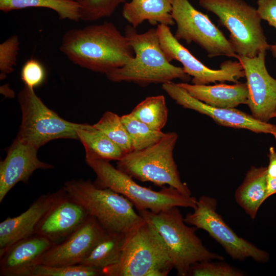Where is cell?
<instances>
[{
	"instance_id": "31",
	"label": "cell",
	"mask_w": 276,
	"mask_h": 276,
	"mask_svg": "<svg viewBox=\"0 0 276 276\" xmlns=\"http://www.w3.org/2000/svg\"><path fill=\"white\" fill-rule=\"evenodd\" d=\"M204 261L193 264L188 275L192 276H242L244 273L224 262Z\"/></svg>"
},
{
	"instance_id": "3",
	"label": "cell",
	"mask_w": 276,
	"mask_h": 276,
	"mask_svg": "<svg viewBox=\"0 0 276 276\" xmlns=\"http://www.w3.org/2000/svg\"><path fill=\"white\" fill-rule=\"evenodd\" d=\"M173 268L160 235L144 219L128 232L118 261L103 271L105 276H167Z\"/></svg>"
},
{
	"instance_id": "25",
	"label": "cell",
	"mask_w": 276,
	"mask_h": 276,
	"mask_svg": "<svg viewBox=\"0 0 276 276\" xmlns=\"http://www.w3.org/2000/svg\"><path fill=\"white\" fill-rule=\"evenodd\" d=\"M29 7L52 9L60 19L80 20L79 4L70 0H0V10L5 13Z\"/></svg>"
},
{
	"instance_id": "11",
	"label": "cell",
	"mask_w": 276,
	"mask_h": 276,
	"mask_svg": "<svg viewBox=\"0 0 276 276\" xmlns=\"http://www.w3.org/2000/svg\"><path fill=\"white\" fill-rule=\"evenodd\" d=\"M172 18L177 25L174 36L178 40L197 44L210 58H236L231 42L206 14L195 9L188 0H172Z\"/></svg>"
},
{
	"instance_id": "19",
	"label": "cell",
	"mask_w": 276,
	"mask_h": 276,
	"mask_svg": "<svg viewBox=\"0 0 276 276\" xmlns=\"http://www.w3.org/2000/svg\"><path fill=\"white\" fill-rule=\"evenodd\" d=\"M59 191L42 195L19 215L8 217L0 223V252L15 242L35 234L36 228L43 217L63 195Z\"/></svg>"
},
{
	"instance_id": "15",
	"label": "cell",
	"mask_w": 276,
	"mask_h": 276,
	"mask_svg": "<svg viewBox=\"0 0 276 276\" xmlns=\"http://www.w3.org/2000/svg\"><path fill=\"white\" fill-rule=\"evenodd\" d=\"M108 231L93 217L86 220L63 241L53 245L42 257L39 265L80 264Z\"/></svg>"
},
{
	"instance_id": "24",
	"label": "cell",
	"mask_w": 276,
	"mask_h": 276,
	"mask_svg": "<svg viewBox=\"0 0 276 276\" xmlns=\"http://www.w3.org/2000/svg\"><path fill=\"white\" fill-rule=\"evenodd\" d=\"M128 233L107 232L80 264L102 269L114 264L120 258Z\"/></svg>"
},
{
	"instance_id": "6",
	"label": "cell",
	"mask_w": 276,
	"mask_h": 276,
	"mask_svg": "<svg viewBox=\"0 0 276 276\" xmlns=\"http://www.w3.org/2000/svg\"><path fill=\"white\" fill-rule=\"evenodd\" d=\"M63 189L108 232L128 233L144 220L132 203L108 188H100L89 180L66 181Z\"/></svg>"
},
{
	"instance_id": "38",
	"label": "cell",
	"mask_w": 276,
	"mask_h": 276,
	"mask_svg": "<svg viewBox=\"0 0 276 276\" xmlns=\"http://www.w3.org/2000/svg\"><path fill=\"white\" fill-rule=\"evenodd\" d=\"M276 118V110L274 111L271 116V118Z\"/></svg>"
},
{
	"instance_id": "22",
	"label": "cell",
	"mask_w": 276,
	"mask_h": 276,
	"mask_svg": "<svg viewBox=\"0 0 276 276\" xmlns=\"http://www.w3.org/2000/svg\"><path fill=\"white\" fill-rule=\"evenodd\" d=\"M267 178V167L252 166L235 192L236 202L252 219L266 199Z\"/></svg>"
},
{
	"instance_id": "5",
	"label": "cell",
	"mask_w": 276,
	"mask_h": 276,
	"mask_svg": "<svg viewBox=\"0 0 276 276\" xmlns=\"http://www.w3.org/2000/svg\"><path fill=\"white\" fill-rule=\"evenodd\" d=\"M96 175L94 182L100 188H108L128 199L137 210L157 213L173 207L194 209L197 199L183 195L173 187L154 191L136 183L132 177L113 167L109 161L85 160Z\"/></svg>"
},
{
	"instance_id": "16",
	"label": "cell",
	"mask_w": 276,
	"mask_h": 276,
	"mask_svg": "<svg viewBox=\"0 0 276 276\" xmlns=\"http://www.w3.org/2000/svg\"><path fill=\"white\" fill-rule=\"evenodd\" d=\"M38 149L16 138L9 148L7 156L0 163V202L18 182L27 183L37 169H49L53 166L39 160Z\"/></svg>"
},
{
	"instance_id": "33",
	"label": "cell",
	"mask_w": 276,
	"mask_h": 276,
	"mask_svg": "<svg viewBox=\"0 0 276 276\" xmlns=\"http://www.w3.org/2000/svg\"><path fill=\"white\" fill-rule=\"evenodd\" d=\"M46 78L43 65L38 60L30 58L22 66L20 78L25 85L34 89L43 84Z\"/></svg>"
},
{
	"instance_id": "10",
	"label": "cell",
	"mask_w": 276,
	"mask_h": 276,
	"mask_svg": "<svg viewBox=\"0 0 276 276\" xmlns=\"http://www.w3.org/2000/svg\"><path fill=\"white\" fill-rule=\"evenodd\" d=\"M217 200L202 196L197 200L192 213L184 217L185 222L206 232L223 248L232 259L244 261L251 258L257 262H266L268 254L238 236L217 212Z\"/></svg>"
},
{
	"instance_id": "32",
	"label": "cell",
	"mask_w": 276,
	"mask_h": 276,
	"mask_svg": "<svg viewBox=\"0 0 276 276\" xmlns=\"http://www.w3.org/2000/svg\"><path fill=\"white\" fill-rule=\"evenodd\" d=\"M17 35H12L0 44V79L4 80L14 71L19 50Z\"/></svg>"
},
{
	"instance_id": "28",
	"label": "cell",
	"mask_w": 276,
	"mask_h": 276,
	"mask_svg": "<svg viewBox=\"0 0 276 276\" xmlns=\"http://www.w3.org/2000/svg\"><path fill=\"white\" fill-rule=\"evenodd\" d=\"M93 125L103 131L120 148L124 155L133 151L128 133L121 117L117 114L107 111Z\"/></svg>"
},
{
	"instance_id": "1",
	"label": "cell",
	"mask_w": 276,
	"mask_h": 276,
	"mask_svg": "<svg viewBox=\"0 0 276 276\" xmlns=\"http://www.w3.org/2000/svg\"><path fill=\"white\" fill-rule=\"evenodd\" d=\"M60 50L74 64L105 74L122 67L134 56L125 34L108 21L67 31Z\"/></svg>"
},
{
	"instance_id": "2",
	"label": "cell",
	"mask_w": 276,
	"mask_h": 276,
	"mask_svg": "<svg viewBox=\"0 0 276 276\" xmlns=\"http://www.w3.org/2000/svg\"><path fill=\"white\" fill-rule=\"evenodd\" d=\"M125 35L134 53V57L127 64L107 74V79L113 82H128L141 86L151 84H164L179 79L189 81L190 76L181 67L170 63L162 49L156 29L151 28L139 33L131 25L125 29Z\"/></svg>"
},
{
	"instance_id": "8",
	"label": "cell",
	"mask_w": 276,
	"mask_h": 276,
	"mask_svg": "<svg viewBox=\"0 0 276 276\" xmlns=\"http://www.w3.org/2000/svg\"><path fill=\"white\" fill-rule=\"evenodd\" d=\"M199 4L229 31L237 55L254 57L269 49L257 9L244 0H199Z\"/></svg>"
},
{
	"instance_id": "9",
	"label": "cell",
	"mask_w": 276,
	"mask_h": 276,
	"mask_svg": "<svg viewBox=\"0 0 276 276\" xmlns=\"http://www.w3.org/2000/svg\"><path fill=\"white\" fill-rule=\"evenodd\" d=\"M21 122L16 138L37 149L58 139L78 140L77 133L83 124L66 121L49 108L34 89L25 86L18 95Z\"/></svg>"
},
{
	"instance_id": "36",
	"label": "cell",
	"mask_w": 276,
	"mask_h": 276,
	"mask_svg": "<svg viewBox=\"0 0 276 276\" xmlns=\"http://www.w3.org/2000/svg\"><path fill=\"white\" fill-rule=\"evenodd\" d=\"M276 193V178H267V189L266 199Z\"/></svg>"
},
{
	"instance_id": "26",
	"label": "cell",
	"mask_w": 276,
	"mask_h": 276,
	"mask_svg": "<svg viewBox=\"0 0 276 276\" xmlns=\"http://www.w3.org/2000/svg\"><path fill=\"white\" fill-rule=\"evenodd\" d=\"M131 113L151 128L161 131L167 123L168 115L165 97H148L139 103Z\"/></svg>"
},
{
	"instance_id": "39",
	"label": "cell",
	"mask_w": 276,
	"mask_h": 276,
	"mask_svg": "<svg viewBox=\"0 0 276 276\" xmlns=\"http://www.w3.org/2000/svg\"><path fill=\"white\" fill-rule=\"evenodd\" d=\"M70 1L76 2H78V3H79L81 2L82 0H70Z\"/></svg>"
},
{
	"instance_id": "30",
	"label": "cell",
	"mask_w": 276,
	"mask_h": 276,
	"mask_svg": "<svg viewBox=\"0 0 276 276\" xmlns=\"http://www.w3.org/2000/svg\"><path fill=\"white\" fill-rule=\"evenodd\" d=\"M125 0H82L80 6V20L95 21L111 15Z\"/></svg>"
},
{
	"instance_id": "13",
	"label": "cell",
	"mask_w": 276,
	"mask_h": 276,
	"mask_svg": "<svg viewBox=\"0 0 276 276\" xmlns=\"http://www.w3.org/2000/svg\"><path fill=\"white\" fill-rule=\"evenodd\" d=\"M266 51L254 57L236 55L241 63L248 88L247 103L255 119L268 123L276 110V79L265 64Z\"/></svg>"
},
{
	"instance_id": "17",
	"label": "cell",
	"mask_w": 276,
	"mask_h": 276,
	"mask_svg": "<svg viewBox=\"0 0 276 276\" xmlns=\"http://www.w3.org/2000/svg\"><path fill=\"white\" fill-rule=\"evenodd\" d=\"M89 216L85 209L64 190L63 195L39 222L35 234L45 237L56 244L70 235Z\"/></svg>"
},
{
	"instance_id": "20",
	"label": "cell",
	"mask_w": 276,
	"mask_h": 276,
	"mask_svg": "<svg viewBox=\"0 0 276 276\" xmlns=\"http://www.w3.org/2000/svg\"><path fill=\"white\" fill-rule=\"evenodd\" d=\"M177 84L193 98L213 107L234 108L247 103L248 88L246 83L237 82L231 85L219 83L214 85L186 82Z\"/></svg>"
},
{
	"instance_id": "14",
	"label": "cell",
	"mask_w": 276,
	"mask_h": 276,
	"mask_svg": "<svg viewBox=\"0 0 276 276\" xmlns=\"http://www.w3.org/2000/svg\"><path fill=\"white\" fill-rule=\"evenodd\" d=\"M163 89L178 105L211 118L218 124L228 127L249 130L255 133L270 134L276 139V125L263 122L252 115L234 108H223L208 105L190 96L177 83L162 84Z\"/></svg>"
},
{
	"instance_id": "7",
	"label": "cell",
	"mask_w": 276,
	"mask_h": 276,
	"mask_svg": "<svg viewBox=\"0 0 276 276\" xmlns=\"http://www.w3.org/2000/svg\"><path fill=\"white\" fill-rule=\"evenodd\" d=\"M177 139L175 132L166 133L155 144L125 154L117 161L116 168L141 181L161 187L168 185L183 195L191 196L188 186L180 179L173 157Z\"/></svg>"
},
{
	"instance_id": "35",
	"label": "cell",
	"mask_w": 276,
	"mask_h": 276,
	"mask_svg": "<svg viewBox=\"0 0 276 276\" xmlns=\"http://www.w3.org/2000/svg\"><path fill=\"white\" fill-rule=\"evenodd\" d=\"M269 165L267 167L268 178H276V151L274 148L270 147L268 154Z\"/></svg>"
},
{
	"instance_id": "29",
	"label": "cell",
	"mask_w": 276,
	"mask_h": 276,
	"mask_svg": "<svg viewBox=\"0 0 276 276\" xmlns=\"http://www.w3.org/2000/svg\"><path fill=\"white\" fill-rule=\"evenodd\" d=\"M103 269L82 264L47 266L38 265L30 276H102Z\"/></svg>"
},
{
	"instance_id": "4",
	"label": "cell",
	"mask_w": 276,
	"mask_h": 276,
	"mask_svg": "<svg viewBox=\"0 0 276 276\" xmlns=\"http://www.w3.org/2000/svg\"><path fill=\"white\" fill-rule=\"evenodd\" d=\"M137 212L160 235L178 275H188L191 266L195 263L223 260L222 256L211 251L203 244L196 234L197 228L187 225L178 207L157 213L148 210Z\"/></svg>"
},
{
	"instance_id": "27",
	"label": "cell",
	"mask_w": 276,
	"mask_h": 276,
	"mask_svg": "<svg viewBox=\"0 0 276 276\" xmlns=\"http://www.w3.org/2000/svg\"><path fill=\"white\" fill-rule=\"evenodd\" d=\"M129 135L133 151L147 148L159 141L166 133L151 128L130 112L121 117Z\"/></svg>"
},
{
	"instance_id": "37",
	"label": "cell",
	"mask_w": 276,
	"mask_h": 276,
	"mask_svg": "<svg viewBox=\"0 0 276 276\" xmlns=\"http://www.w3.org/2000/svg\"><path fill=\"white\" fill-rule=\"evenodd\" d=\"M1 92L7 97H12L14 96L13 91L9 88L8 84H5L1 87Z\"/></svg>"
},
{
	"instance_id": "34",
	"label": "cell",
	"mask_w": 276,
	"mask_h": 276,
	"mask_svg": "<svg viewBox=\"0 0 276 276\" xmlns=\"http://www.w3.org/2000/svg\"><path fill=\"white\" fill-rule=\"evenodd\" d=\"M257 11L261 19L276 29V0H257ZM273 57L276 58V43L270 45L269 49Z\"/></svg>"
},
{
	"instance_id": "12",
	"label": "cell",
	"mask_w": 276,
	"mask_h": 276,
	"mask_svg": "<svg viewBox=\"0 0 276 276\" xmlns=\"http://www.w3.org/2000/svg\"><path fill=\"white\" fill-rule=\"evenodd\" d=\"M156 29L167 59L170 62L173 60L180 62L184 72L192 77V84L206 85L216 81L236 83L240 78L245 77L243 66L239 61L226 60L220 64L219 69H211L179 42L168 26L159 24Z\"/></svg>"
},
{
	"instance_id": "23",
	"label": "cell",
	"mask_w": 276,
	"mask_h": 276,
	"mask_svg": "<svg viewBox=\"0 0 276 276\" xmlns=\"http://www.w3.org/2000/svg\"><path fill=\"white\" fill-rule=\"evenodd\" d=\"M77 133L85 150V160L118 161L124 155L118 146L93 125L83 124Z\"/></svg>"
},
{
	"instance_id": "18",
	"label": "cell",
	"mask_w": 276,
	"mask_h": 276,
	"mask_svg": "<svg viewBox=\"0 0 276 276\" xmlns=\"http://www.w3.org/2000/svg\"><path fill=\"white\" fill-rule=\"evenodd\" d=\"M54 244L36 234L15 242L0 252V275L30 276L43 255Z\"/></svg>"
},
{
	"instance_id": "21",
	"label": "cell",
	"mask_w": 276,
	"mask_h": 276,
	"mask_svg": "<svg viewBox=\"0 0 276 276\" xmlns=\"http://www.w3.org/2000/svg\"><path fill=\"white\" fill-rule=\"evenodd\" d=\"M172 0H131L124 3L122 15L136 28L145 20L152 25L172 26Z\"/></svg>"
}]
</instances>
